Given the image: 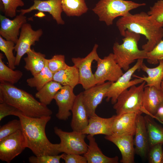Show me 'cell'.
<instances>
[{
    "label": "cell",
    "mask_w": 163,
    "mask_h": 163,
    "mask_svg": "<svg viewBox=\"0 0 163 163\" xmlns=\"http://www.w3.org/2000/svg\"><path fill=\"white\" fill-rule=\"evenodd\" d=\"M21 120L22 131L27 142V148L36 156L56 155L60 151L59 144H53L48 139L45 128L51 116L34 118L26 116L22 112L17 116Z\"/></svg>",
    "instance_id": "cell-1"
},
{
    "label": "cell",
    "mask_w": 163,
    "mask_h": 163,
    "mask_svg": "<svg viewBox=\"0 0 163 163\" xmlns=\"http://www.w3.org/2000/svg\"><path fill=\"white\" fill-rule=\"evenodd\" d=\"M116 24L123 37L126 30L144 36L147 41L142 47L147 52L152 50L163 37V25L144 12L134 14L129 12L119 19Z\"/></svg>",
    "instance_id": "cell-2"
},
{
    "label": "cell",
    "mask_w": 163,
    "mask_h": 163,
    "mask_svg": "<svg viewBox=\"0 0 163 163\" xmlns=\"http://www.w3.org/2000/svg\"><path fill=\"white\" fill-rule=\"evenodd\" d=\"M0 102H5L17 108L26 116L34 118L51 116L52 111L31 94L14 85L0 84Z\"/></svg>",
    "instance_id": "cell-3"
},
{
    "label": "cell",
    "mask_w": 163,
    "mask_h": 163,
    "mask_svg": "<svg viewBox=\"0 0 163 163\" xmlns=\"http://www.w3.org/2000/svg\"><path fill=\"white\" fill-rule=\"evenodd\" d=\"M123 37L122 43L117 42L114 43L113 53L117 63L122 69L126 71L130 69V65L136 60L147 59V52L138 48L140 34L126 30Z\"/></svg>",
    "instance_id": "cell-4"
},
{
    "label": "cell",
    "mask_w": 163,
    "mask_h": 163,
    "mask_svg": "<svg viewBox=\"0 0 163 163\" xmlns=\"http://www.w3.org/2000/svg\"><path fill=\"white\" fill-rule=\"evenodd\" d=\"M145 3H137L125 0H100L92 9L99 18L109 26L112 25L115 19L124 16L133 9L145 6Z\"/></svg>",
    "instance_id": "cell-5"
},
{
    "label": "cell",
    "mask_w": 163,
    "mask_h": 163,
    "mask_svg": "<svg viewBox=\"0 0 163 163\" xmlns=\"http://www.w3.org/2000/svg\"><path fill=\"white\" fill-rule=\"evenodd\" d=\"M145 83L144 81L139 85H133L121 93L113 104L116 115L127 113L137 114L144 113L145 110L142 106V101Z\"/></svg>",
    "instance_id": "cell-6"
},
{
    "label": "cell",
    "mask_w": 163,
    "mask_h": 163,
    "mask_svg": "<svg viewBox=\"0 0 163 163\" xmlns=\"http://www.w3.org/2000/svg\"><path fill=\"white\" fill-rule=\"evenodd\" d=\"M55 133L59 138L60 152L82 155L87 150L88 145L85 141L86 134L80 132H68L55 126Z\"/></svg>",
    "instance_id": "cell-7"
},
{
    "label": "cell",
    "mask_w": 163,
    "mask_h": 163,
    "mask_svg": "<svg viewBox=\"0 0 163 163\" xmlns=\"http://www.w3.org/2000/svg\"><path fill=\"white\" fill-rule=\"evenodd\" d=\"M143 60V59H138L133 67L126 71L116 82L111 83L105 96L106 98L107 101L108 102L110 100L112 104H114L119 95L123 91L133 85L141 83L144 81L139 78L131 80L132 77L136 71L140 69Z\"/></svg>",
    "instance_id": "cell-8"
},
{
    "label": "cell",
    "mask_w": 163,
    "mask_h": 163,
    "mask_svg": "<svg viewBox=\"0 0 163 163\" xmlns=\"http://www.w3.org/2000/svg\"><path fill=\"white\" fill-rule=\"evenodd\" d=\"M98 45L95 44L91 51L85 57H73L72 61L78 69L79 74V84L85 90L96 85L95 78L91 70V65L94 60L100 58L97 52Z\"/></svg>",
    "instance_id": "cell-9"
},
{
    "label": "cell",
    "mask_w": 163,
    "mask_h": 163,
    "mask_svg": "<svg viewBox=\"0 0 163 163\" xmlns=\"http://www.w3.org/2000/svg\"><path fill=\"white\" fill-rule=\"evenodd\" d=\"M26 148L27 142L23 132L19 130L0 140V159L9 163Z\"/></svg>",
    "instance_id": "cell-10"
},
{
    "label": "cell",
    "mask_w": 163,
    "mask_h": 163,
    "mask_svg": "<svg viewBox=\"0 0 163 163\" xmlns=\"http://www.w3.org/2000/svg\"><path fill=\"white\" fill-rule=\"evenodd\" d=\"M97 62V69L94 75L96 84L105 82H116L124 73L116 61L113 53H110L103 59L99 58Z\"/></svg>",
    "instance_id": "cell-11"
},
{
    "label": "cell",
    "mask_w": 163,
    "mask_h": 163,
    "mask_svg": "<svg viewBox=\"0 0 163 163\" xmlns=\"http://www.w3.org/2000/svg\"><path fill=\"white\" fill-rule=\"evenodd\" d=\"M41 29L34 30L30 24L26 23L22 26L18 41L15 44L14 50L16 52L15 66L19 65L21 58L38 41L43 34Z\"/></svg>",
    "instance_id": "cell-12"
},
{
    "label": "cell",
    "mask_w": 163,
    "mask_h": 163,
    "mask_svg": "<svg viewBox=\"0 0 163 163\" xmlns=\"http://www.w3.org/2000/svg\"><path fill=\"white\" fill-rule=\"evenodd\" d=\"M112 82L96 84L82 92V101L89 117L97 115L96 110L101 104Z\"/></svg>",
    "instance_id": "cell-13"
},
{
    "label": "cell",
    "mask_w": 163,
    "mask_h": 163,
    "mask_svg": "<svg viewBox=\"0 0 163 163\" xmlns=\"http://www.w3.org/2000/svg\"><path fill=\"white\" fill-rule=\"evenodd\" d=\"M73 89L69 86H63L54 97L58 107L56 117L59 120H66L71 115L70 111L76 97Z\"/></svg>",
    "instance_id": "cell-14"
},
{
    "label": "cell",
    "mask_w": 163,
    "mask_h": 163,
    "mask_svg": "<svg viewBox=\"0 0 163 163\" xmlns=\"http://www.w3.org/2000/svg\"><path fill=\"white\" fill-rule=\"evenodd\" d=\"M26 23V17L21 13L12 20L0 14V36L6 40L13 42L15 44L20 35V30Z\"/></svg>",
    "instance_id": "cell-15"
},
{
    "label": "cell",
    "mask_w": 163,
    "mask_h": 163,
    "mask_svg": "<svg viewBox=\"0 0 163 163\" xmlns=\"http://www.w3.org/2000/svg\"><path fill=\"white\" fill-rule=\"evenodd\" d=\"M104 138L114 143L119 149L122 156L121 163H134L135 151L133 136L112 134L105 136Z\"/></svg>",
    "instance_id": "cell-16"
},
{
    "label": "cell",
    "mask_w": 163,
    "mask_h": 163,
    "mask_svg": "<svg viewBox=\"0 0 163 163\" xmlns=\"http://www.w3.org/2000/svg\"><path fill=\"white\" fill-rule=\"evenodd\" d=\"M33 5L28 8L17 10L24 15L34 10L47 12L58 24L63 25L65 21L61 17L63 11L61 0H34Z\"/></svg>",
    "instance_id": "cell-17"
},
{
    "label": "cell",
    "mask_w": 163,
    "mask_h": 163,
    "mask_svg": "<svg viewBox=\"0 0 163 163\" xmlns=\"http://www.w3.org/2000/svg\"><path fill=\"white\" fill-rule=\"evenodd\" d=\"M144 113L151 117L155 116L158 108L163 105V93L154 86L144 87L142 97Z\"/></svg>",
    "instance_id": "cell-18"
},
{
    "label": "cell",
    "mask_w": 163,
    "mask_h": 163,
    "mask_svg": "<svg viewBox=\"0 0 163 163\" xmlns=\"http://www.w3.org/2000/svg\"><path fill=\"white\" fill-rule=\"evenodd\" d=\"M134 139L135 153L142 158L147 156L149 150L148 136L144 117L137 114Z\"/></svg>",
    "instance_id": "cell-19"
},
{
    "label": "cell",
    "mask_w": 163,
    "mask_h": 163,
    "mask_svg": "<svg viewBox=\"0 0 163 163\" xmlns=\"http://www.w3.org/2000/svg\"><path fill=\"white\" fill-rule=\"evenodd\" d=\"M115 115L108 118L100 117L97 115L89 117L87 126L80 132L94 136L98 134L110 136L113 133L112 123Z\"/></svg>",
    "instance_id": "cell-20"
},
{
    "label": "cell",
    "mask_w": 163,
    "mask_h": 163,
    "mask_svg": "<svg viewBox=\"0 0 163 163\" xmlns=\"http://www.w3.org/2000/svg\"><path fill=\"white\" fill-rule=\"evenodd\" d=\"M137 115L133 113L115 115L112 125L113 134L134 136Z\"/></svg>",
    "instance_id": "cell-21"
},
{
    "label": "cell",
    "mask_w": 163,
    "mask_h": 163,
    "mask_svg": "<svg viewBox=\"0 0 163 163\" xmlns=\"http://www.w3.org/2000/svg\"><path fill=\"white\" fill-rule=\"evenodd\" d=\"M83 93L76 95L71 111L72 117L71 126L72 131L81 132L88 123L89 117L82 101Z\"/></svg>",
    "instance_id": "cell-22"
},
{
    "label": "cell",
    "mask_w": 163,
    "mask_h": 163,
    "mask_svg": "<svg viewBox=\"0 0 163 163\" xmlns=\"http://www.w3.org/2000/svg\"><path fill=\"white\" fill-rule=\"evenodd\" d=\"M89 145L86 152L84 154L88 163H118L119 157H109L105 155L99 147L94 136L88 135Z\"/></svg>",
    "instance_id": "cell-23"
},
{
    "label": "cell",
    "mask_w": 163,
    "mask_h": 163,
    "mask_svg": "<svg viewBox=\"0 0 163 163\" xmlns=\"http://www.w3.org/2000/svg\"><path fill=\"white\" fill-rule=\"evenodd\" d=\"M159 64L156 67L150 68L143 63L140 67V69L145 72L147 76L143 75L140 77L133 75V76L136 78H140L146 82L144 87L154 86L158 89H161V84L163 78V59L159 61Z\"/></svg>",
    "instance_id": "cell-24"
},
{
    "label": "cell",
    "mask_w": 163,
    "mask_h": 163,
    "mask_svg": "<svg viewBox=\"0 0 163 163\" xmlns=\"http://www.w3.org/2000/svg\"><path fill=\"white\" fill-rule=\"evenodd\" d=\"M26 54L27 56L24 59L25 62L24 68L34 76L41 71L45 67L46 60V55L31 49Z\"/></svg>",
    "instance_id": "cell-25"
},
{
    "label": "cell",
    "mask_w": 163,
    "mask_h": 163,
    "mask_svg": "<svg viewBox=\"0 0 163 163\" xmlns=\"http://www.w3.org/2000/svg\"><path fill=\"white\" fill-rule=\"evenodd\" d=\"M53 80L62 86H69L73 88L79 82V74L78 68L74 65L68 66L65 69L54 74Z\"/></svg>",
    "instance_id": "cell-26"
},
{
    "label": "cell",
    "mask_w": 163,
    "mask_h": 163,
    "mask_svg": "<svg viewBox=\"0 0 163 163\" xmlns=\"http://www.w3.org/2000/svg\"><path fill=\"white\" fill-rule=\"evenodd\" d=\"M144 118L150 147L158 144L163 145V127L149 115Z\"/></svg>",
    "instance_id": "cell-27"
},
{
    "label": "cell",
    "mask_w": 163,
    "mask_h": 163,
    "mask_svg": "<svg viewBox=\"0 0 163 163\" xmlns=\"http://www.w3.org/2000/svg\"><path fill=\"white\" fill-rule=\"evenodd\" d=\"M60 84L55 81H51L46 84L35 94V97L43 104H50L57 92L62 87Z\"/></svg>",
    "instance_id": "cell-28"
},
{
    "label": "cell",
    "mask_w": 163,
    "mask_h": 163,
    "mask_svg": "<svg viewBox=\"0 0 163 163\" xmlns=\"http://www.w3.org/2000/svg\"><path fill=\"white\" fill-rule=\"evenodd\" d=\"M61 1L63 11L68 16H80L88 10L85 0Z\"/></svg>",
    "instance_id": "cell-29"
},
{
    "label": "cell",
    "mask_w": 163,
    "mask_h": 163,
    "mask_svg": "<svg viewBox=\"0 0 163 163\" xmlns=\"http://www.w3.org/2000/svg\"><path fill=\"white\" fill-rule=\"evenodd\" d=\"M2 53H0V82H8L12 84L17 83L23 75L22 72L19 70H14L5 65L2 59Z\"/></svg>",
    "instance_id": "cell-30"
},
{
    "label": "cell",
    "mask_w": 163,
    "mask_h": 163,
    "mask_svg": "<svg viewBox=\"0 0 163 163\" xmlns=\"http://www.w3.org/2000/svg\"><path fill=\"white\" fill-rule=\"evenodd\" d=\"M53 75L47 66L46 60L45 66L42 70L33 77L27 79L26 82L30 87L35 88L38 91L47 83L53 80Z\"/></svg>",
    "instance_id": "cell-31"
},
{
    "label": "cell",
    "mask_w": 163,
    "mask_h": 163,
    "mask_svg": "<svg viewBox=\"0 0 163 163\" xmlns=\"http://www.w3.org/2000/svg\"><path fill=\"white\" fill-rule=\"evenodd\" d=\"M15 44L13 42L6 40L0 36V50L4 53L7 59L8 66L13 70L15 68L16 56L13 53Z\"/></svg>",
    "instance_id": "cell-32"
},
{
    "label": "cell",
    "mask_w": 163,
    "mask_h": 163,
    "mask_svg": "<svg viewBox=\"0 0 163 163\" xmlns=\"http://www.w3.org/2000/svg\"><path fill=\"white\" fill-rule=\"evenodd\" d=\"M1 9L6 17L13 18L16 16L17 9L23 7L24 3L22 0H1Z\"/></svg>",
    "instance_id": "cell-33"
},
{
    "label": "cell",
    "mask_w": 163,
    "mask_h": 163,
    "mask_svg": "<svg viewBox=\"0 0 163 163\" xmlns=\"http://www.w3.org/2000/svg\"><path fill=\"white\" fill-rule=\"evenodd\" d=\"M22 130V125L19 119L9 121L0 127V140L19 130Z\"/></svg>",
    "instance_id": "cell-34"
},
{
    "label": "cell",
    "mask_w": 163,
    "mask_h": 163,
    "mask_svg": "<svg viewBox=\"0 0 163 163\" xmlns=\"http://www.w3.org/2000/svg\"><path fill=\"white\" fill-rule=\"evenodd\" d=\"M47 66L53 74L66 68L68 65L66 63L65 56L62 54H56L51 59H46Z\"/></svg>",
    "instance_id": "cell-35"
},
{
    "label": "cell",
    "mask_w": 163,
    "mask_h": 163,
    "mask_svg": "<svg viewBox=\"0 0 163 163\" xmlns=\"http://www.w3.org/2000/svg\"><path fill=\"white\" fill-rule=\"evenodd\" d=\"M148 62L156 64L163 59V40H161L151 51L147 53Z\"/></svg>",
    "instance_id": "cell-36"
},
{
    "label": "cell",
    "mask_w": 163,
    "mask_h": 163,
    "mask_svg": "<svg viewBox=\"0 0 163 163\" xmlns=\"http://www.w3.org/2000/svg\"><path fill=\"white\" fill-rule=\"evenodd\" d=\"M147 13L155 21L163 25V0H158L155 3Z\"/></svg>",
    "instance_id": "cell-37"
},
{
    "label": "cell",
    "mask_w": 163,
    "mask_h": 163,
    "mask_svg": "<svg viewBox=\"0 0 163 163\" xmlns=\"http://www.w3.org/2000/svg\"><path fill=\"white\" fill-rule=\"evenodd\" d=\"M162 145L161 144H158L150 147L148 153L149 163H162Z\"/></svg>",
    "instance_id": "cell-38"
},
{
    "label": "cell",
    "mask_w": 163,
    "mask_h": 163,
    "mask_svg": "<svg viewBox=\"0 0 163 163\" xmlns=\"http://www.w3.org/2000/svg\"><path fill=\"white\" fill-rule=\"evenodd\" d=\"M62 155L63 154L56 155H35L30 157L28 160L31 163H59Z\"/></svg>",
    "instance_id": "cell-39"
},
{
    "label": "cell",
    "mask_w": 163,
    "mask_h": 163,
    "mask_svg": "<svg viewBox=\"0 0 163 163\" xmlns=\"http://www.w3.org/2000/svg\"><path fill=\"white\" fill-rule=\"evenodd\" d=\"M22 112L15 107L5 102H0V121L9 115L17 116L20 112Z\"/></svg>",
    "instance_id": "cell-40"
},
{
    "label": "cell",
    "mask_w": 163,
    "mask_h": 163,
    "mask_svg": "<svg viewBox=\"0 0 163 163\" xmlns=\"http://www.w3.org/2000/svg\"><path fill=\"white\" fill-rule=\"evenodd\" d=\"M66 163H87L85 157L81 155L76 154L63 153L62 157Z\"/></svg>",
    "instance_id": "cell-41"
},
{
    "label": "cell",
    "mask_w": 163,
    "mask_h": 163,
    "mask_svg": "<svg viewBox=\"0 0 163 163\" xmlns=\"http://www.w3.org/2000/svg\"><path fill=\"white\" fill-rule=\"evenodd\" d=\"M161 89L163 93V78L161 84Z\"/></svg>",
    "instance_id": "cell-42"
},
{
    "label": "cell",
    "mask_w": 163,
    "mask_h": 163,
    "mask_svg": "<svg viewBox=\"0 0 163 163\" xmlns=\"http://www.w3.org/2000/svg\"><path fill=\"white\" fill-rule=\"evenodd\" d=\"M156 120L162 124H163V117L160 119H157Z\"/></svg>",
    "instance_id": "cell-43"
},
{
    "label": "cell",
    "mask_w": 163,
    "mask_h": 163,
    "mask_svg": "<svg viewBox=\"0 0 163 163\" xmlns=\"http://www.w3.org/2000/svg\"><path fill=\"white\" fill-rule=\"evenodd\" d=\"M162 163H163V162H162Z\"/></svg>",
    "instance_id": "cell-44"
},
{
    "label": "cell",
    "mask_w": 163,
    "mask_h": 163,
    "mask_svg": "<svg viewBox=\"0 0 163 163\" xmlns=\"http://www.w3.org/2000/svg\"></svg>",
    "instance_id": "cell-45"
}]
</instances>
